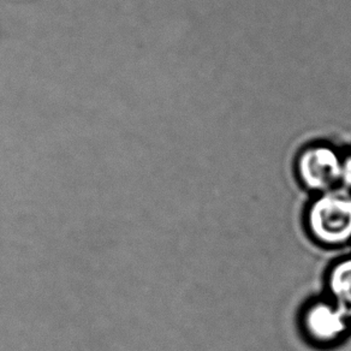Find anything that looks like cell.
<instances>
[{"label":"cell","mask_w":351,"mask_h":351,"mask_svg":"<svg viewBox=\"0 0 351 351\" xmlns=\"http://www.w3.org/2000/svg\"><path fill=\"white\" fill-rule=\"evenodd\" d=\"M308 229L317 242L337 247L351 241V194L325 191L313 202L307 213Z\"/></svg>","instance_id":"obj_1"},{"label":"cell","mask_w":351,"mask_h":351,"mask_svg":"<svg viewBox=\"0 0 351 351\" xmlns=\"http://www.w3.org/2000/svg\"><path fill=\"white\" fill-rule=\"evenodd\" d=\"M298 170L303 184L311 191H332L341 181V161L327 147H312L303 152L298 159Z\"/></svg>","instance_id":"obj_2"},{"label":"cell","mask_w":351,"mask_h":351,"mask_svg":"<svg viewBox=\"0 0 351 351\" xmlns=\"http://www.w3.org/2000/svg\"><path fill=\"white\" fill-rule=\"evenodd\" d=\"M349 322L350 319L332 301L313 303L303 317L308 337L320 344L338 341L348 330Z\"/></svg>","instance_id":"obj_3"},{"label":"cell","mask_w":351,"mask_h":351,"mask_svg":"<svg viewBox=\"0 0 351 351\" xmlns=\"http://www.w3.org/2000/svg\"><path fill=\"white\" fill-rule=\"evenodd\" d=\"M332 302L351 320V258L337 263L327 279Z\"/></svg>","instance_id":"obj_4"},{"label":"cell","mask_w":351,"mask_h":351,"mask_svg":"<svg viewBox=\"0 0 351 351\" xmlns=\"http://www.w3.org/2000/svg\"><path fill=\"white\" fill-rule=\"evenodd\" d=\"M341 182L351 189V156L341 161Z\"/></svg>","instance_id":"obj_5"},{"label":"cell","mask_w":351,"mask_h":351,"mask_svg":"<svg viewBox=\"0 0 351 351\" xmlns=\"http://www.w3.org/2000/svg\"><path fill=\"white\" fill-rule=\"evenodd\" d=\"M32 44H33V43H32V41H30V40H29V41H28V43H27V44H25V46H23V47H25V49H27V47H28V46H30V45H32ZM17 52H19V51H17ZM17 52H16V53H17ZM15 54H14V56H15ZM14 56H12V57H14ZM12 57H11V58H12ZM10 59H9V60H10ZM9 60H8V62H9ZM15 60H16V59H15ZM8 62H5V63H8ZM5 63H4V64H5ZM4 64H3V65H4Z\"/></svg>","instance_id":"obj_6"},{"label":"cell","mask_w":351,"mask_h":351,"mask_svg":"<svg viewBox=\"0 0 351 351\" xmlns=\"http://www.w3.org/2000/svg\"><path fill=\"white\" fill-rule=\"evenodd\" d=\"M51 33H52V32H51V29L49 30V32H47V33H46V34L44 35V38L45 39H46V36H47V35H49L51 34ZM40 40V39H39ZM39 40H38V41H39ZM38 41H36V43H38ZM36 43H35V44H36ZM34 44V45H35ZM19 60H20V59H19ZM19 60H17V62H19ZM17 62H16V63H17ZM11 68H12V66H11ZM10 68V69H11ZM10 69H9V70H10ZM9 70H8V71H9ZM8 71H6V73H8Z\"/></svg>","instance_id":"obj_7"},{"label":"cell","mask_w":351,"mask_h":351,"mask_svg":"<svg viewBox=\"0 0 351 351\" xmlns=\"http://www.w3.org/2000/svg\"><path fill=\"white\" fill-rule=\"evenodd\" d=\"M70 62H71V60H70ZM70 62H69V64H70ZM69 64H68V65H69ZM66 68H68V66H66ZM66 68H65V69H66ZM64 71H65V70H64ZM64 71H63V73H64ZM62 75H63V73H62ZM62 75H60V76H62ZM59 78H60V77H59ZM58 81H59V80H58ZM58 81H57V82H58ZM56 84H57V83H56ZM56 84H54V86H56Z\"/></svg>","instance_id":"obj_8"}]
</instances>
